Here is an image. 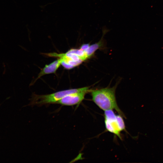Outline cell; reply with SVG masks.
Instances as JSON below:
<instances>
[{
	"label": "cell",
	"instance_id": "6da1fadb",
	"mask_svg": "<svg viewBox=\"0 0 163 163\" xmlns=\"http://www.w3.org/2000/svg\"><path fill=\"white\" fill-rule=\"evenodd\" d=\"M116 87L89 90L92 99L96 104L104 111L115 110L122 117L125 115L119 107L116 99Z\"/></svg>",
	"mask_w": 163,
	"mask_h": 163
},
{
	"label": "cell",
	"instance_id": "7a4b0ae2",
	"mask_svg": "<svg viewBox=\"0 0 163 163\" xmlns=\"http://www.w3.org/2000/svg\"><path fill=\"white\" fill-rule=\"evenodd\" d=\"M89 90V87H85L60 91L46 95L35 94L31 99L30 105L40 106L46 104H55L57 101L68 94Z\"/></svg>",
	"mask_w": 163,
	"mask_h": 163
},
{
	"label": "cell",
	"instance_id": "3957f363",
	"mask_svg": "<svg viewBox=\"0 0 163 163\" xmlns=\"http://www.w3.org/2000/svg\"><path fill=\"white\" fill-rule=\"evenodd\" d=\"M89 91H84L68 94L55 104L66 106L78 105L83 100L86 94Z\"/></svg>",
	"mask_w": 163,
	"mask_h": 163
},
{
	"label": "cell",
	"instance_id": "277c9868",
	"mask_svg": "<svg viewBox=\"0 0 163 163\" xmlns=\"http://www.w3.org/2000/svg\"><path fill=\"white\" fill-rule=\"evenodd\" d=\"M105 124L106 129L120 138V131L119 129L117 119V115L105 118Z\"/></svg>",
	"mask_w": 163,
	"mask_h": 163
},
{
	"label": "cell",
	"instance_id": "5b68a950",
	"mask_svg": "<svg viewBox=\"0 0 163 163\" xmlns=\"http://www.w3.org/2000/svg\"><path fill=\"white\" fill-rule=\"evenodd\" d=\"M62 59L59 58L48 65H46L39 73L36 81L42 76L47 74L54 73L61 65Z\"/></svg>",
	"mask_w": 163,
	"mask_h": 163
},
{
	"label": "cell",
	"instance_id": "8992f818",
	"mask_svg": "<svg viewBox=\"0 0 163 163\" xmlns=\"http://www.w3.org/2000/svg\"><path fill=\"white\" fill-rule=\"evenodd\" d=\"M117 119L119 129L120 131L125 129V125L122 116L120 115H117Z\"/></svg>",
	"mask_w": 163,
	"mask_h": 163
}]
</instances>
